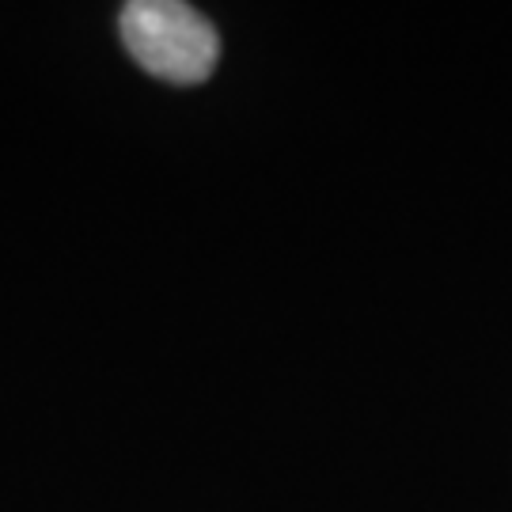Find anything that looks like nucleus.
<instances>
[{"instance_id": "f257e3e1", "label": "nucleus", "mask_w": 512, "mask_h": 512, "mask_svg": "<svg viewBox=\"0 0 512 512\" xmlns=\"http://www.w3.org/2000/svg\"><path fill=\"white\" fill-rule=\"evenodd\" d=\"M129 57L167 84H202L220 61L217 27L179 0H133L118 16Z\"/></svg>"}]
</instances>
